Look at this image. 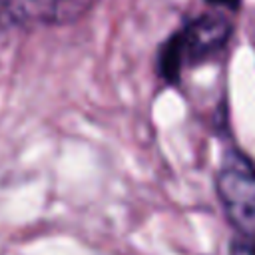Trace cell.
I'll list each match as a JSON object with an SVG mask.
<instances>
[{
    "label": "cell",
    "mask_w": 255,
    "mask_h": 255,
    "mask_svg": "<svg viewBox=\"0 0 255 255\" xmlns=\"http://www.w3.org/2000/svg\"><path fill=\"white\" fill-rule=\"evenodd\" d=\"M30 2H34V0H16V2H14V8H12V12H16V10L24 8V6H26V4H30Z\"/></svg>",
    "instance_id": "obj_4"
},
{
    "label": "cell",
    "mask_w": 255,
    "mask_h": 255,
    "mask_svg": "<svg viewBox=\"0 0 255 255\" xmlns=\"http://www.w3.org/2000/svg\"><path fill=\"white\" fill-rule=\"evenodd\" d=\"M215 189L231 225L243 239L255 241V163L231 149L221 161Z\"/></svg>",
    "instance_id": "obj_1"
},
{
    "label": "cell",
    "mask_w": 255,
    "mask_h": 255,
    "mask_svg": "<svg viewBox=\"0 0 255 255\" xmlns=\"http://www.w3.org/2000/svg\"><path fill=\"white\" fill-rule=\"evenodd\" d=\"M231 255H255V241L249 239H235L231 243Z\"/></svg>",
    "instance_id": "obj_3"
},
{
    "label": "cell",
    "mask_w": 255,
    "mask_h": 255,
    "mask_svg": "<svg viewBox=\"0 0 255 255\" xmlns=\"http://www.w3.org/2000/svg\"><path fill=\"white\" fill-rule=\"evenodd\" d=\"M231 34V24L219 14H205L169 40L161 58L167 80H175L185 66H195L219 52Z\"/></svg>",
    "instance_id": "obj_2"
},
{
    "label": "cell",
    "mask_w": 255,
    "mask_h": 255,
    "mask_svg": "<svg viewBox=\"0 0 255 255\" xmlns=\"http://www.w3.org/2000/svg\"><path fill=\"white\" fill-rule=\"evenodd\" d=\"M213 4H221V6H235L237 0H211Z\"/></svg>",
    "instance_id": "obj_5"
}]
</instances>
